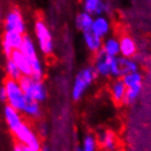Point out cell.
Returning <instances> with one entry per match:
<instances>
[{"label": "cell", "mask_w": 151, "mask_h": 151, "mask_svg": "<svg viewBox=\"0 0 151 151\" xmlns=\"http://www.w3.org/2000/svg\"><path fill=\"white\" fill-rule=\"evenodd\" d=\"M98 77V73L95 72L93 67H87L80 70L75 78L73 86H72L71 95L75 101H79L86 93L88 88L90 87Z\"/></svg>", "instance_id": "1"}, {"label": "cell", "mask_w": 151, "mask_h": 151, "mask_svg": "<svg viewBox=\"0 0 151 151\" xmlns=\"http://www.w3.org/2000/svg\"><path fill=\"white\" fill-rule=\"evenodd\" d=\"M18 82L27 99L37 103L44 102L46 100L47 92L42 80H36L32 77H22Z\"/></svg>", "instance_id": "2"}, {"label": "cell", "mask_w": 151, "mask_h": 151, "mask_svg": "<svg viewBox=\"0 0 151 151\" xmlns=\"http://www.w3.org/2000/svg\"><path fill=\"white\" fill-rule=\"evenodd\" d=\"M4 89L7 92V103L9 106L14 109L18 112H23L25 104L27 102V98L22 91L18 81L7 79L4 81Z\"/></svg>", "instance_id": "3"}, {"label": "cell", "mask_w": 151, "mask_h": 151, "mask_svg": "<svg viewBox=\"0 0 151 151\" xmlns=\"http://www.w3.org/2000/svg\"><path fill=\"white\" fill-rule=\"evenodd\" d=\"M138 71V64L134 58L118 56L113 58L111 76L117 79H123L125 76Z\"/></svg>", "instance_id": "4"}, {"label": "cell", "mask_w": 151, "mask_h": 151, "mask_svg": "<svg viewBox=\"0 0 151 151\" xmlns=\"http://www.w3.org/2000/svg\"><path fill=\"white\" fill-rule=\"evenodd\" d=\"M35 35H36L38 46H40L42 53L45 55L52 54L54 49L52 33H50L48 27L41 20L36 21L35 23Z\"/></svg>", "instance_id": "5"}, {"label": "cell", "mask_w": 151, "mask_h": 151, "mask_svg": "<svg viewBox=\"0 0 151 151\" xmlns=\"http://www.w3.org/2000/svg\"><path fill=\"white\" fill-rule=\"evenodd\" d=\"M13 135L19 140L21 146H27V147L33 148V149L41 150V141L38 139V137L24 122L19 128H17L13 132Z\"/></svg>", "instance_id": "6"}, {"label": "cell", "mask_w": 151, "mask_h": 151, "mask_svg": "<svg viewBox=\"0 0 151 151\" xmlns=\"http://www.w3.org/2000/svg\"><path fill=\"white\" fill-rule=\"evenodd\" d=\"M4 29L8 32H15L19 34L25 35V30H27L25 22L19 9L13 8L8 12L4 20Z\"/></svg>", "instance_id": "7"}, {"label": "cell", "mask_w": 151, "mask_h": 151, "mask_svg": "<svg viewBox=\"0 0 151 151\" xmlns=\"http://www.w3.org/2000/svg\"><path fill=\"white\" fill-rule=\"evenodd\" d=\"M24 35L15 33V32H8L6 31L2 35V48L4 53L8 58H10L12 52L20 50L23 43Z\"/></svg>", "instance_id": "8"}, {"label": "cell", "mask_w": 151, "mask_h": 151, "mask_svg": "<svg viewBox=\"0 0 151 151\" xmlns=\"http://www.w3.org/2000/svg\"><path fill=\"white\" fill-rule=\"evenodd\" d=\"M112 61L113 57L107 56L102 49L95 54V63L94 68L95 72L100 77H109L111 76V68H112Z\"/></svg>", "instance_id": "9"}, {"label": "cell", "mask_w": 151, "mask_h": 151, "mask_svg": "<svg viewBox=\"0 0 151 151\" xmlns=\"http://www.w3.org/2000/svg\"><path fill=\"white\" fill-rule=\"evenodd\" d=\"M10 59L18 67V69L20 70L22 77H32V69H31L30 61H29V59L20 50L12 52Z\"/></svg>", "instance_id": "10"}, {"label": "cell", "mask_w": 151, "mask_h": 151, "mask_svg": "<svg viewBox=\"0 0 151 151\" xmlns=\"http://www.w3.org/2000/svg\"><path fill=\"white\" fill-rule=\"evenodd\" d=\"M107 4L101 0H86L83 2V11L89 13L90 15L102 17L107 11Z\"/></svg>", "instance_id": "11"}, {"label": "cell", "mask_w": 151, "mask_h": 151, "mask_svg": "<svg viewBox=\"0 0 151 151\" xmlns=\"http://www.w3.org/2000/svg\"><path fill=\"white\" fill-rule=\"evenodd\" d=\"M110 21L106 19L104 15H102V17H95L94 19H93L91 31L100 38L105 37L106 35L110 33Z\"/></svg>", "instance_id": "12"}, {"label": "cell", "mask_w": 151, "mask_h": 151, "mask_svg": "<svg viewBox=\"0 0 151 151\" xmlns=\"http://www.w3.org/2000/svg\"><path fill=\"white\" fill-rule=\"evenodd\" d=\"M4 118H6V122H7L8 126L12 132L17 128H19L23 123L20 112L15 111L14 109H12L11 106L9 105L4 107Z\"/></svg>", "instance_id": "13"}, {"label": "cell", "mask_w": 151, "mask_h": 151, "mask_svg": "<svg viewBox=\"0 0 151 151\" xmlns=\"http://www.w3.org/2000/svg\"><path fill=\"white\" fill-rule=\"evenodd\" d=\"M137 52L136 43L128 36H123L119 40V56L126 58H134Z\"/></svg>", "instance_id": "14"}, {"label": "cell", "mask_w": 151, "mask_h": 151, "mask_svg": "<svg viewBox=\"0 0 151 151\" xmlns=\"http://www.w3.org/2000/svg\"><path fill=\"white\" fill-rule=\"evenodd\" d=\"M82 36H83V41L86 43L88 49H90L91 52L96 54L98 52H100L102 49V45H103L102 38L96 36L91 30L82 32Z\"/></svg>", "instance_id": "15"}, {"label": "cell", "mask_w": 151, "mask_h": 151, "mask_svg": "<svg viewBox=\"0 0 151 151\" xmlns=\"http://www.w3.org/2000/svg\"><path fill=\"white\" fill-rule=\"evenodd\" d=\"M99 142L105 151H116L117 139L111 132H102L99 135Z\"/></svg>", "instance_id": "16"}, {"label": "cell", "mask_w": 151, "mask_h": 151, "mask_svg": "<svg viewBox=\"0 0 151 151\" xmlns=\"http://www.w3.org/2000/svg\"><path fill=\"white\" fill-rule=\"evenodd\" d=\"M20 52L27 57V59H29V61L38 57L34 42H33V40H32L29 35H24V37H23V43H22L21 48H20Z\"/></svg>", "instance_id": "17"}, {"label": "cell", "mask_w": 151, "mask_h": 151, "mask_svg": "<svg viewBox=\"0 0 151 151\" xmlns=\"http://www.w3.org/2000/svg\"><path fill=\"white\" fill-rule=\"evenodd\" d=\"M127 88L124 84L122 79H116L112 84L111 88V94L115 103H123L124 102L125 95H126Z\"/></svg>", "instance_id": "18"}, {"label": "cell", "mask_w": 151, "mask_h": 151, "mask_svg": "<svg viewBox=\"0 0 151 151\" xmlns=\"http://www.w3.org/2000/svg\"><path fill=\"white\" fill-rule=\"evenodd\" d=\"M102 50L110 57H118L119 56V40L116 37H109L103 42Z\"/></svg>", "instance_id": "19"}, {"label": "cell", "mask_w": 151, "mask_h": 151, "mask_svg": "<svg viewBox=\"0 0 151 151\" xmlns=\"http://www.w3.org/2000/svg\"><path fill=\"white\" fill-rule=\"evenodd\" d=\"M93 17L90 15L87 12H80L79 14L76 18V25L81 32H86V31L91 30L92 23H93Z\"/></svg>", "instance_id": "20"}, {"label": "cell", "mask_w": 151, "mask_h": 151, "mask_svg": "<svg viewBox=\"0 0 151 151\" xmlns=\"http://www.w3.org/2000/svg\"><path fill=\"white\" fill-rule=\"evenodd\" d=\"M122 80H123L124 84L126 86V88H132L139 86V84H142V76H141V73L139 71L132 72V73L125 76Z\"/></svg>", "instance_id": "21"}, {"label": "cell", "mask_w": 151, "mask_h": 151, "mask_svg": "<svg viewBox=\"0 0 151 151\" xmlns=\"http://www.w3.org/2000/svg\"><path fill=\"white\" fill-rule=\"evenodd\" d=\"M23 113L27 114V116H31V117H38L41 115L40 103L35 102L33 100L27 99V104H25L24 110H23Z\"/></svg>", "instance_id": "22"}, {"label": "cell", "mask_w": 151, "mask_h": 151, "mask_svg": "<svg viewBox=\"0 0 151 151\" xmlns=\"http://www.w3.org/2000/svg\"><path fill=\"white\" fill-rule=\"evenodd\" d=\"M6 69H7L8 79L13 80V81H19V80L22 78V75H21L20 70L18 69V67L15 66V64L10 59V58H8Z\"/></svg>", "instance_id": "23"}, {"label": "cell", "mask_w": 151, "mask_h": 151, "mask_svg": "<svg viewBox=\"0 0 151 151\" xmlns=\"http://www.w3.org/2000/svg\"><path fill=\"white\" fill-rule=\"evenodd\" d=\"M141 89H142V84H139V86H136V87L127 88L126 95H125L124 102L123 103H125V104H132V102H135V100L140 94Z\"/></svg>", "instance_id": "24"}, {"label": "cell", "mask_w": 151, "mask_h": 151, "mask_svg": "<svg viewBox=\"0 0 151 151\" xmlns=\"http://www.w3.org/2000/svg\"><path fill=\"white\" fill-rule=\"evenodd\" d=\"M82 151H95L96 150V140L94 136L92 135H87L83 138L82 141Z\"/></svg>", "instance_id": "25"}, {"label": "cell", "mask_w": 151, "mask_h": 151, "mask_svg": "<svg viewBox=\"0 0 151 151\" xmlns=\"http://www.w3.org/2000/svg\"><path fill=\"white\" fill-rule=\"evenodd\" d=\"M0 100L2 102H7V92H6L4 87L0 88Z\"/></svg>", "instance_id": "26"}, {"label": "cell", "mask_w": 151, "mask_h": 151, "mask_svg": "<svg viewBox=\"0 0 151 151\" xmlns=\"http://www.w3.org/2000/svg\"><path fill=\"white\" fill-rule=\"evenodd\" d=\"M21 147H22L23 151H41V150H37V149H33V148L27 147V146H21Z\"/></svg>", "instance_id": "27"}, {"label": "cell", "mask_w": 151, "mask_h": 151, "mask_svg": "<svg viewBox=\"0 0 151 151\" xmlns=\"http://www.w3.org/2000/svg\"><path fill=\"white\" fill-rule=\"evenodd\" d=\"M13 151H23L22 150V147H21V145H15L14 149H13Z\"/></svg>", "instance_id": "28"}, {"label": "cell", "mask_w": 151, "mask_h": 151, "mask_svg": "<svg viewBox=\"0 0 151 151\" xmlns=\"http://www.w3.org/2000/svg\"><path fill=\"white\" fill-rule=\"evenodd\" d=\"M41 151H49L48 147H46V146H44V147L41 148Z\"/></svg>", "instance_id": "29"}, {"label": "cell", "mask_w": 151, "mask_h": 151, "mask_svg": "<svg viewBox=\"0 0 151 151\" xmlns=\"http://www.w3.org/2000/svg\"><path fill=\"white\" fill-rule=\"evenodd\" d=\"M0 21H1V9H0Z\"/></svg>", "instance_id": "30"}, {"label": "cell", "mask_w": 151, "mask_h": 151, "mask_svg": "<svg viewBox=\"0 0 151 151\" xmlns=\"http://www.w3.org/2000/svg\"><path fill=\"white\" fill-rule=\"evenodd\" d=\"M77 151H82V150H81V148H78V149H77Z\"/></svg>", "instance_id": "31"}]
</instances>
